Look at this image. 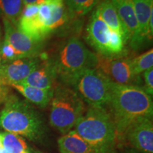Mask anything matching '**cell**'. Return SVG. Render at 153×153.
<instances>
[{
    "label": "cell",
    "mask_w": 153,
    "mask_h": 153,
    "mask_svg": "<svg viewBox=\"0 0 153 153\" xmlns=\"http://www.w3.org/2000/svg\"><path fill=\"white\" fill-rule=\"evenodd\" d=\"M108 106L119 142H123L124 134L132 123L143 118H152V97L140 86L120 85L111 81Z\"/></svg>",
    "instance_id": "6da1fadb"
},
{
    "label": "cell",
    "mask_w": 153,
    "mask_h": 153,
    "mask_svg": "<svg viewBox=\"0 0 153 153\" xmlns=\"http://www.w3.org/2000/svg\"><path fill=\"white\" fill-rule=\"evenodd\" d=\"M74 130L97 153H116V126L106 108L89 106L76 121Z\"/></svg>",
    "instance_id": "7a4b0ae2"
},
{
    "label": "cell",
    "mask_w": 153,
    "mask_h": 153,
    "mask_svg": "<svg viewBox=\"0 0 153 153\" xmlns=\"http://www.w3.org/2000/svg\"><path fill=\"white\" fill-rule=\"evenodd\" d=\"M0 127L6 132L24 137L33 142L43 140L45 129L38 113L27 101L9 96L0 111Z\"/></svg>",
    "instance_id": "3957f363"
},
{
    "label": "cell",
    "mask_w": 153,
    "mask_h": 153,
    "mask_svg": "<svg viewBox=\"0 0 153 153\" xmlns=\"http://www.w3.org/2000/svg\"><path fill=\"white\" fill-rule=\"evenodd\" d=\"M57 78L68 86L74 76L89 68L97 67V55L77 38H70L57 49L51 59Z\"/></svg>",
    "instance_id": "277c9868"
},
{
    "label": "cell",
    "mask_w": 153,
    "mask_h": 153,
    "mask_svg": "<svg viewBox=\"0 0 153 153\" xmlns=\"http://www.w3.org/2000/svg\"><path fill=\"white\" fill-rule=\"evenodd\" d=\"M85 103L71 87L65 85L55 86L51 100L50 123L62 135L74 128L85 112Z\"/></svg>",
    "instance_id": "5b68a950"
},
{
    "label": "cell",
    "mask_w": 153,
    "mask_h": 153,
    "mask_svg": "<svg viewBox=\"0 0 153 153\" xmlns=\"http://www.w3.org/2000/svg\"><path fill=\"white\" fill-rule=\"evenodd\" d=\"M111 80L97 68L86 69L69 83L84 102L91 107L108 106Z\"/></svg>",
    "instance_id": "8992f818"
},
{
    "label": "cell",
    "mask_w": 153,
    "mask_h": 153,
    "mask_svg": "<svg viewBox=\"0 0 153 153\" xmlns=\"http://www.w3.org/2000/svg\"><path fill=\"white\" fill-rule=\"evenodd\" d=\"M97 68L115 83L140 86L141 79L134 74L130 57H108L97 55Z\"/></svg>",
    "instance_id": "52a82bcc"
},
{
    "label": "cell",
    "mask_w": 153,
    "mask_h": 153,
    "mask_svg": "<svg viewBox=\"0 0 153 153\" xmlns=\"http://www.w3.org/2000/svg\"><path fill=\"white\" fill-rule=\"evenodd\" d=\"M123 141L140 153H153L152 118H143L132 123L124 134Z\"/></svg>",
    "instance_id": "ba28073f"
},
{
    "label": "cell",
    "mask_w": 153,
    "mask_h": 153,
    "mask_svg": "<svg viewBox=\"0 0 153 153\" xmlns=\"http://www.w3.org/2000/svg\"><path fill=\"white\" fill-rule=\"evenodd\" d=\"M111 33L112 30L102 20L98 12L94 11L87 27V39L98 54L113 57L111 49Z\"/></svg>",
    "instance_id": "9c48e42d"
},
{
    "label": "cell",
    "mask_w": 153,
    "mask_h": 153,
    "mask_svg": "<svg viewBox=\"0 0 153 153\" xmlns=\"http://www.w3.org/2000/svg\"><path fill=\"white\" fill-rule=\"evenodd\" d=\"M40 55L37 57L17 59L0 65L1 84L4 86H11L24 81L37 68L41 61Z\"/></svg>",
    "instance_id": "30bf717a"
},
{
    "label": "cell",
    "mask_w": 153,
    "mask_h": 153,
    "mask_svg": "<svg viewBox=\"0 0 153 153\" xmlns=\"http://www.w3.org/2000/svg\"><path fill=\"white\" fill-rule=\"evenodd\" d=\"M4 27V40L14 47L23 57H37L41 53L43 42L31 39L22 33L15 25L6 19H3Z\"/></svg>",
    "instance_id": "8fae6325"
},
{
    "label": "cell",
    "mask_w": 153,
    "mask_h": 153,
    "mask_svg": "<svg viewBox=\"0 0 153 153\" xmlns=\"http://www.w3.org/2000/svg\"><path fill=\"white\" fill-rule=\"evenodd\" d=\"M128 34L131 47L137 50L143 45L140 37L139 24L131 0H111Z\"/></svg>",
    "instance_id": "7c38bea8"
},
{
    "label": "cell",
    "mask_w": 153,
    "mask_h": 153,
    "mask_svg": "<svg viewBox=\"0 0 153 153\" xmlns=\"http://www.w3.org/2000/svg\"><path fill=\"white\" fill-rule=\"evenodd\" d=\"M41 61L35 70L20 83L46 90H54L57 75L51 59L40 55Z\"/></svg>",
    "instance_id": "4fadbf2b"
},
{
    "label": "cell",
    "mask_w": 153,
    "mask_h": 153,
    "mask_svg": "<svg viewBox=\"0 0 153 153\" xmlns=\"http://www.w3.org/2000/svg\"><path fill=\"white\" fill-rule=\"evenodd\" d=\"M95 10L98 12L99 16L110 29L122 36L124 43L129 41L128 34L111 0H101L98 3Z\"/></svg>",
    "instance_id": "5bb4252c"
},
{
    "label": "cell",
    "mask_w": 153,
    "mask_h": 153,
    "mask_svg": "<svg viewBox=\"0 0 153 153\" xmlns=\"http://www.w3.org/2000/svg\"><path fill=\"white\" fill-rule=\"evenodd\" d=\"M57 144L60 153H97L74 130L62 135Z\"/></svg>",
    "instance_id": "9a60e30c"
},
{
    "label": "cell",
    "mask_w": 153,
    "mask_h": 153,
    "mask_svg": "<svg viewBox=\"0 0 153 153\" xmlns=\"http://www.w3.org/2000/svg\"><path fill=\"white\" fill-rule=\"evenodd\" d=\"M11 86L22 94L28 101L42 108L48 105L53 97V90L39 89L22 83L14 84Z\"/></svg>",
    "instance_id": "2e32d148"
},
{
    "label": "cell",
    "mask_w": 153,
    "mask_h": 153,
    "mask_svg": "<svg viewBox=\"0 0 153 153\" xmlns=\"http://www.w3.org/2000/svg\"><path fill=\"white\" fill-rule=\"evenodd\" d=\"M139 24L140 37L142 44L148 39V27L151 14H153V0H131Z\"/></svg>",
    "instance_id": "e0dca14e"
},
{
    "label": "cell",
    "mask_w": 153,
    "mask_h": 153,
    "mask_svg": "<svg viewBox=\"0 0 153 153\" xmlns=\"http://www.w3.org/2000/svg\"><path fill=\"white\" fill-rule=\"evenodd\" d=\"M51 7V19L45 25L48 34L64 26L68 20L69 13L65 0H46Z\"/></svg>",
    "instance_id": "ac0fdd59"
},
{
    "label": "cell",
    "mask_w": 153,
    "mask_h": 153,
    "mask_svg": "<svg viewBox=\"0 0 153 153\" xmlns=\"http://www.w3.org/2000/svg\"><path fill=\"white\" fill-rule=\"evenodd\" d=\"M24 8L22 0H0V13L15 25L17 24Z\"/></svg>",
    "instance_id": "d6986e66"
},
{
    "label": "cell",
    "mask_w": 153,
    "mask_h": 153,
    "mask_svg": "<svg viewBox=\"0 0 153 153\" xmlns=\"http://www.w3.org/2000/svg\"><path fill=\"white\" fill-rule=\"evenodd\" d=\"M2 147L8 153H24L28 150L23 137L16 134L4 132L1 133Z\"/></svg>",
    "instance_id": "ffe728a7"
},
{
    "label": "cell",
    "mask_w": 153,
    "mask_h": 153,
    "mask_svg": "<svg viewBox=\"0 0 153 153\" xmlns=\"http://www.w3.org/2000/svg\"><path fill=\"white\" fill-rule=\"evenodd\" d=\"M100 0H65L70 15L82 16L89 12Z\"/></svg>",
    "instance_id": "44dd1931"
},
{
    "label": "cell",
    "mask_w": 153,
    "mask_h": 153,
    "mask_svg": "<svg viewBox=\"0 0 153 153\" xmlns=\"http://www.w3.org/2000/svg\"><path fill=\"white\" fill-rule=\"evenodd\" d=\"M132 67L134 74L139 76L148 69L153 68V50L141 54L135 58L132 59Z\"/></svg>",
    "instance_id": "7402d4cb"
},
{
    "label": "cell",
    "mask_w": 153,
    "mask_h": 153,
    "mask_svg": "<svg viewBox=\"0 0 153 153\" xmlns=\"http://www.w3.org/2000/svg\"><path fill=\"white\" fill-rule=\"evenodd\" d=\"M0 58L2 60L4 63H6L24 57L19 54L10 43L4 40L0 45Z\"/></svg>",
    "instance_id": "603a6c76"
},
{
    "label": "cell",
    "mask_w": 153,
    "mask_h": 153,
    "mask_svg": "<svg viewBox=\"0 0 153 153\" xmlns=\"http://www.w3.org/2000/svg\"><path fill=\"white\" fill-rule=\"evenodd\" d=\"M145 85L143 88L144 90L152 97L153 94V68L148 69V70L143 72Z\"/></svg>",
    "instance_id": "cb8c5ba5"
},
{
    "label": "cell",
    "mask_w": 153,
    "mask_h": 153,
    "mask_svg": "<svg viewBox=\"0 0 153 153\" xmlns=\"http://www.w3.org/2000/svg\"><path fill=\"white\" fill-rule=\"evenodd\" d=\"M9 97V89L7 86L0 85V104L5 102Z\"/></svg>",
    "instance_id": "d4e9b609"
},
{
    "label": "cell",
    "mask_w": 153,
    "mask_h": 153,
    "mask_svg": "<svg viewBox=\"0 0 153 153\" xmlns=\"http://www.w3.org/2000/svg\"><path fill=\"white\" fill-rule=\"evenodd\" d=\"M45 0H22L23 4L28 5V4H38L40 5L41 4L43 3Z\"/></svg>",
    "instance_id": "484cf974"
},
{
    "label": "cell",
    "mask_w": 153,
    "mask_h": 153,
    "mask_svg": "<svg viewBox=\"0 0 153 153\" xmlns=\"http://www.w3.org/2000/svg\"><path fill=\"white\" fill-rule=\"evenodd\" d=\"M123 153H140L137 151L133 150V149H128V150H126V151H124Z\"/></svg>",
    "instance_id": "4316f807"
},
{
    "label": "cell",
    "mask_w": 153,
    "mask_h": 153,
    "mask_svg": "<svg viewBox=\"0 0 153 153\" xmlns=\"http://www.w3.org/2000/svg\"><path fill=\"white\" fill-rule=\"evenodd\" d=\"M0 153H8V152H7V151L2 147V148L0 149Z\"/></svg>",
    "instance_id": "83f0119b"
},
{
    "label": "cell",
    "mask_w": 153,
    "mask_h": 153,
    "mask_svg": "<svg viewBox=\"0 0 153 153\" xmlns=\"http://www.w3.org/2000/svg\"><path fill=\"white\" fill-rule=\"evenodd\" d=\"M2 148V143H1V133H0V149Z\"/></svg>",
    "instance_id": "f1b7e54d"
},
{
    "label": "cell",
    "mask_w": 153,
    "mask_h": 153,
    "mask_svg": "<svg viewBox=\"0 0 153 153\" xmlns=\"http://www.w3.org/2000/svg\"><path fill=\"white\" fill-rule=\"evenodd\" d=\"M24 153H30V152H29V150H28V151H26V152H24Z\"/></svg>",
    "instance_id": "f546056e"
},
{
    "label": "cell",
    "mask_w": 153,
    "mask_h": 153,
    "mask_svg": "<svg viewBox=\"0 0 153 153\" xmlns=\"http://www.w3.org/2000/svg\"><path fill=\"white\" fill-rule=\"evenodd\" d=\"M35 153H43V152H36Z\"/></svg>",
    "instance_id": "4dcf8cb0"
},
{
    "label": "cell",
    "mask_w": 153,
    "mask_h": 153,
    "mask_svg": "<svg viewBox=\"0 0 153 153\" xmlns=\"http://www.w3.org/2000/svg\"><path fill=\"white\" fill-rule=\"evenodd\" d=\"M0 85H3L2 84H1V81H0Z\"/></svg>",
    "instance_id": "1f68e13d"
},
{
    "label": "cell",
    "mask_w": 153,
    "mask_h": 153,
    "mask_svg": "<svg viewBox=\"0 0 153 153\" xmlns=\"http://www.w3.org/2000/svg\"><path fill=\"white\" fill-rule=\"evenodd\" d=\"M0 65H1V58H0Z\"/></svg>",
    "instance_id": "d6a6232c"
},
{
    "label": "cell",
    "mask_w": 153,
    "mask_h": 153,
    "mask_svg": "<svg viewBox=\"0 0 153 153\" xmlns=\"http://www.w3.org/2000/svg\"><path fill=\"white\" fill-rule=\"evenodd\" d=\"M0 36H1V30H0Z\"/></svg>",
    "instance_id": "836d02e7"
}]
</instances>
